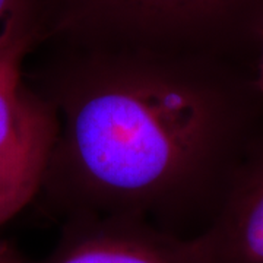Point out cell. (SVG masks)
I'll use <instances>...</instances> for the list:
<instances>
[{
    "label": "cell",
    "instance_id": "4",
    "mask_svg": "<svg viewBox=\"0 0 263 263\" xmlns=\"http://www.w3.org/2000/svg\"><path fill=\"white\" fill-rule=\"evenodd\" d=\"M202 238L214 263H263V145L238 171Z\"/></svg>",
    "mask_w": 263,
    "mask_h": 263
},
{
    "label": "cell",
    "instance_id": "6",
    "mask_svg": "<svg viewBox=\"0 0 263 263\" xmlns=\"http://www.w3.org/2000/svg\"><path fill=\"white\" fill-rule=\"evenodd\" d=\"M53 135L54 117L43 104L27 136L0 162V226L38 196Z\"/></svg>",
    "mask_w": 263,
    "mask_h": 263
},
{
    "label": "cell",
    "instance_id": "8",
    "mask_svg": "<svg viewBox=\"0 0 263 263\" xmlns=\"http://www.w3.org/2000/svg\"><path fill=\"white\" fill-rule=\"evenodd\" d=\"M0 263H29L13 246L0 243Z\"/></svg>",
    "mask_w": 263,
    "mask_h": 263
},
{
    "label": "cell",
    "instance_id": "3",
    "mask_svg": "<svg viewBox=\"0 0 263 263\" xmlns=\"http://www.w3.org/2000/svg\"><path fill=\"white\" fill-rule=\"evenodd\" d=\"M40 263H214L202 237L183 238L129 216L63 221L54 250Z\"/></svg>",
    "mask_w": 263,
    "mask_h": 263
},
{
    "label": "cell",
    "instance_id": "7",
    "mask_svg": "<svg viewBox=\"0 0 263 263\" xmlns=\"http://www.w3.org/2000/svg\"><path fill=\"white\" fill-rule=\"evenodd\" d=\"M31 5V0H0V28L19 9Z\"/></svg>",
    "mask_w": 263,
    "mask_h": 263
},
{
    "label": "cell",
    "instance_id": "5",
    "mask_svg": "<svg viewBox=\"0 0 263 263\" xmlns=\"http://www.w3.org/2000/svg\"><path fill=\"white\" fill-rule=\"evenodd\" d=\"M38 32L31 5L0 28V162L18 146L43 111V103L25 85L24 63Z\"/></svg>",
    "mask_w": 263,
    "mask_h": 263
},
{
    "label": "cell",
    "instance_id": "1",
    "mask_svg": "<svg viewBox=\"0 0 263 263\" xmlns=\"http://www.w3.org/2000/svg\"><path fill=\"white\" fill-rule=\"evenodd\" d=\"M29 91L54 117L38 196L63 221L129 216L199 238L263 145L256 67L57 47Z\"/></svg>",
    "mask_w": 263,
    "mask_h": 263
},
{
    "label": "cell",
    "instance_id": "2",
    "mask_svg": "<svg viewBox=\"0 0 263 263\" xmlns=\"http://www.w3.org/2000/svg\"><path fill=\"white\" fill-rule=\"evenodd\" d=\"M38 43L222 57L254 66L263 0H31Z\"/></svg>",
    "mask_w": 263,
    "mask_h": 263
},
{
    "label": "cell",
    "instance_id": "9",
    "mask_svg": "<svg viewBox=\"0 0 263 263\" xmlns=\"http://www.w3.org/2000/svg\"><path fill=\"white\" fill-rule=\"evenodd\" d=\"M256 81L263 92V37L262 43H260V48H259V54H257V60H256Z\"/></svg>",
    "mask_w": 263,
    "mask_h": 263
}]
</instances>
